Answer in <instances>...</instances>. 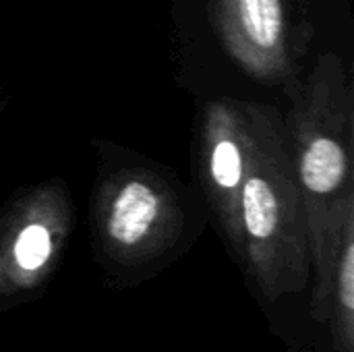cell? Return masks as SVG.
<instances>
[{
	"label": "cell",
	"instance_id": "277c9868",
	"mask_svg": "<svg viewBox=\"0 0 354 352\" xmlns=\"http://www.w3.org/2000/svg\"><path fill=\"white\" fill-rule=\"evenodd\" d=\"M75 226L62 180L17 193L0 212V313L33 299L56 272Z\"/></svg>",
	"mask_w": 354,
	"mask_h": 352
},
{
	"label": "cell",
	"instance_id": "7a4b0ae2",
	"mask_svg": "<svg viewBox=\"0 0 354 352\" xmlns=\"http://www.w3.org/2000/svg\"><path fill=\"white\" fill-rule=\"evenodd\" d=\"M255 154L239 201V249L253 290L266 303L301 295L311 280V249L284 118L253 104Z\"/></svg>",
	"mask_w": 354,
	"mask_h": 352
},
{
	"label": "cell",
	"instance_id": "ba28073f",
	"mask_svg": "<svg viewBox=\"0 0 354 352\" xmlns=\"http://www.w3.org/2000/svg\"><path fill=\"white\" fill-rule=\"evenodd\" d=\"M297 2H301V0H297Z\"/></svg>",
	"mask_w": 354,
	"mask_h": 352
},
{
	"label": "cell",
	"instance_id": "3957f363",
	"mask_svg": "<svg viewBox=\"0 0 354 352\" xmlns=\"http://www.w3.org/2000/svg\"><path fill=\"white\" fill-rule=\"evenodd\" d=\"M189 214L172 180L149 166L104 170L93 197V232L104 266L118 276L170 259L185 243Z\"/></svg>",
	"mask_w": 354,
	"mask_h": 352
},
{
	"label": "cell",
	"instance_id": "8992f818",
	"mask_svg": "<svg viewBox=\"0 0 354 352\" xmlns=\"http://www.w3.org/2000/svg\"><path fill=\"white\" fill-rule=\"evenodd\" d=\"M209 10L220 44L249 77L274 83L290 75L284 0H209Z\"/></svg>",
	"mask_w": 354,
	"mask_h": 352
},
{
	"label": "cell",
	"instance_id": "52a82bcc",
	"mask_svg": "<svg viewBox=\"0 0 354 352\" xmlns=\"http://www.w3.org/2000/svg\"><path fill=\"white\" fill-rule=\"evenodd\" d=\"M334 351L354 352V222L344 228L328 297V319Z\"/></svg>",
	"mask_w": 354,
	"mask_h": 352
},
{
	"label": "cell",
	"instance_id": "6da1fadb",
	"mask_svg": "<svg viewBox=\"0 0 354 352\" xmlns=\"http://www.w3.org/2000/svg\"><path fill=\"white\" fill-rule=\"evenodd\" d=\"M353 83L344 60L328 52L299 85L284 118L290 160L305 205L311 249V315L326 326L336 253L354 222Z\"/></svg>",
	"mask_w": 354,
	"mask_h": 352
},
{
	"label": "cell",
	"instance_id": "5b68a950",
	"mask_svg": "<svg viewBox=\"0 0 354 352\" xmlns=\"http://www.w3.org/2000/svg\"><path fill=\"white\" fill-rule=\"evenodd\" d=\"M255 141L253 104L220 98L205 106L199 127V178L232 255L239 249V201Z\"/></svg>",
	"mask_w": 354,
	"mask_h": 352
}]
</instances>
